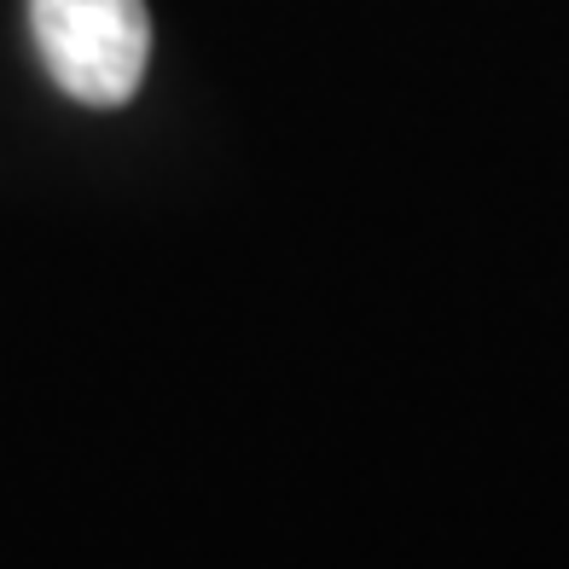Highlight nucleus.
<instances>
[{"instance_id": "1", "label": "nucleus", "mask_w": 569, "mask_h": 569, "mask_svg": "<svg viewBox=\"0 0 569 569\" xmlns=\"http://www.w3.org/2000/svg\"><path fill=\"white\" fill-rule=\"evenodd\" d=\"M47 76L82 106H128L151 59L146 0H30Z\"/></svg>"}]
</instances>
